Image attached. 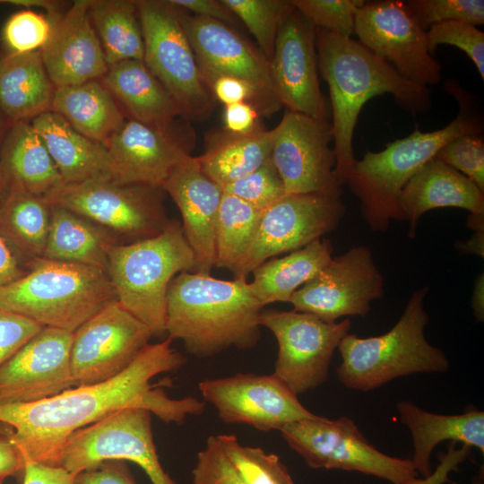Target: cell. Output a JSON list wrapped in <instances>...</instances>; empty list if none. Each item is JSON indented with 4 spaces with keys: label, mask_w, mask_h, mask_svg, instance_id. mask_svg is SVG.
I'll return each instance as SVG.
<instances>
[{
    "label": "cell",
    "mask_w": 484,
    "mask_h": 484,
    "mask_svg": "<svg viewBox=\"0 0 484 484\" xmlns=\"http://www.w3.org/2000/svg\"><path fill=\"white\" fill-rule=\"evenodd\" d=\"M167 337L146 345L134 362L118 376L99 384L75 386L31 403L0 405V423L10 429L4 434L21 452L25 462L59 467L65 442L78 429L126 408L149 411L166 423L183 424L200 415L204 402L194 397L172 399L154 376L175 371L186 359L171 347Z\"/></svg>",
    "instance_id": "6da1fadb"
},
{
    "label": "cell",
    "mask_w": 484,
    "mask_h": 484,
    "mask_svg": "<svg viewBox=\"0 0 484 484\" xmlns=\"http://www.w3.org/2000/svg\"><path fill=\"white\" fill-rule=\"evenodd\" d=\"M315 29L318 72L328 85L331 99L333 174L341 186L356 161L354 129L368 99L390 93L402 108L417 114L429 110L431 97L428 87L408 81L358 40Z\"/></svg>",
    "instance_id": "7a4b0ae2"
},
{
    "label": "cell",
    "mask_w": 484,
    "mask_h": 484,
    "mask_svg": "<svg viewBox=\"0 0 484 484\" xmlns=\"http://www.w3.org/2000/svg\"><path fill=\"white\" fill-rule=\"evenodd\" d=\"M264 307L245 278L225 281L182 272L169 285L166 333L199 359L231 347L251 349L260 339Z\"/></svg>",
    "instance_id": "3957f363"
},
{
    "label": "cell",
    "mask_w": 484,
    "mask_h": 484,
    "mask_svg": "<svg viewBox=\"0 0 484 484\" xmlns=\"http://www.w3.org/2000/svg\"><path fill=\"white\" fill-rule=\"evenodd\" d=\"M428 287L416 290L397 323L385 333L359 337L347 333L338 350L339 381L347 388L368 392L404 376L444 373L449 361L442 350L426 339L429 317L425 310Z\"/></svg>",
    "instance_id": "277c9868"
},
{
    "label": "cell",
    "mask_w": 484,
    "mask_h": 484,
    "mask_svg": "<svg viewBox=\"0 0 484 484\" xmlns=\"http://www.w3.org/2000/svg\"><path fill=\"white\" fill-rule=\"evenodd\" d=\"M29 265L23 276L0 289V307L42 327L73 333L117 300L108 274L101 269L43 257Z\"/></svg>",
    "instance_id": "5b68a950"
},
{
    "label": "cell",
    "mask_w": 484,
    "mask_h": 484,
    "mask_svg": "<svg viewBox=\"0 0 484 484\" xmlns=\"http://www.w3.org/2000/svg\"><path fill=\"white\" fill-rule=\"evenodd\" d=\"M480 120L466 104L447 125L431 132L418 126L407 137L388 143L380 151L356 160L346 183L360 202L361 214L374 231H385L392 220H401L399 195L406 183L454 138L480 134Z\"/></svg>",
    "instance_id": "8992f818"
},
{
    "label": "cell",
    "mask_w": 484,
    "mask_h": 484,
    "mask_svg": "<svg viewBox=\"0 0 484 484\" xmlns=\"http://www.w3.org/2000/svg\"><path fill=\"white\" fill-rule=\"evenodd\" d=\"M195 258L181 222L170 220L159 235L113 246L108 274L117 301L144 323L153 336L166 333L169 285L182 272H194Z\"/></svg>",
    "instance_id": "52a82bcc"
},
{
    "label": "cell",
    "mask_w": 484,
    "mask_h": 484,
    "mask_svg": "<svg viewBox=\"0 0 484 484\" xmlns=\"http://www.w3.org/2000/svg\"><path fill=\"white\" fill-rule=\"evenodd\" d=\"M143 42V62L190 121L207 119L216 100L190 44L186 12L169 0H136Z\"/></svg>",
    "instance_id": "ba28073f"
},
{
    "label": "cell",
    "mask_w": 484,
    "mask_h": 484,
    "mask_svg": "<svg viewBox=\"0 0 484 484\" xmlns=\"http://www.w3.org/2000/svg\"><path fill=\"white\" fill-rule=\"evenodd\" d=\"M280 432L314 469L358 471L393 484H406L419 475L411 459L393 457L376 449L348 417L329 419L316 415L287 424Z\"/></svg>",
    "instance_id": "9c48e42d"
},
{
    "label": "cell",
    "mask_w": 484,
    "mask_h": 484,
    "mask_svg": "<svg viewBox=\"0 0 484 484\" xmlns=\"http://www.w3.org/2000/svg\"><path fill=\"white\" fill-rule=\"evenodd\" d=\"M162 192L160 187L101 179L64 185L45 200L106 229L119 244H130L159 235L169 222Z\"/></svg>",
    "instance_id": "30bf717a"
},
{
    "label": "cell",
    "mask_w": 484,
    "mask_h": 484,
    "mask_svg": "<svg viewBox=\"0 0 484 484\" xmlns=\"http://www.w3.org/2000/svg\"><path fill=\"white\" fill-rule=\"evenodd\" d=\"M108 460L137 464L152 484H177L160 462L147 410L123 409L78 429L65 442L59 467L75 475Z\"/></svg>",
    "instance_id": "8fae6325"
},
{
    "label": "cell",
    "mask_w": 484,
    "mask_h": 484,
    "mask_svg": "<svg viewBox=\"0 0 484 484\" xmlns=\"http://www.w3.org/2000/svg\"><path fill=\"white\" fill-rule=\"evenodd\" d=\"M260 324L278 343L273 375L298 395L327 380L333 355L351 323L349 318L329 323L305 312L263 309Z\"/></svg>",
    "instance_id": "7c38bea8"
},
{
    "label": "cell",
    "mask_w": 484,
    "mask_h": 484,
    "mask_svg": "<svg viewBox=\"0 0 484 484\" xmlns=\"http://www.w3.org/2000/svg\"><path fill=\"white\" fill-rule=\"evenodd\" d=\"M152 336L151 330L117 300L110 302L73 333L70 364L75 386L118 376Z\"/></svg>",
    "instance_id": "4fadbf2b"
},
{
    "label": "cell",
    "mask_w": 484,
    "mask_h": 484,
    "mask_svg": "<svg viewBox=\"0 0 484 484\" xmlns=\"http://www.w3.org/2000/svg\"><path fill=\"white\" fill-rule=\"evenodd\" d=\"M354 34L408 81L423 87L439 82L441 65L429 50L427 30L405 2L365 1L355 13Z\"/></svg>",
    "instance_id": "5bb4252c"
},
{
    "label": "cell",
    "mask_w": 484,
    "mask_h": 484,
    "mask_svg": "<svg viewBox=\"0 0 484 484\" xmlns=\"http://www.w3.org/2000/svg\"><path fill=\"white\" fill-rule=\"evenodd\" d=\"M384 278L371 250L355 246L332 257L312 279L292 295L295 311L333 323L348 315L366 316L371 303L382 298Z\"/></svg>",
    "instance_id": "9a60e30c"
},
{
    "label": "cell",
    "mask_w": 484,
    "mask_h": 484,
    "mask_svg": "<svg viewBox=\"0 0 484 484\" xmlns=\"http://www.w3.org/2000/svg\"><path fill=\"white\" fill-rule=\"evenodd\" d=\"M332 124L287 109L273 128L272 160L287 194L341 197L333 170L335 155Z\"/></svg>",
    "instance_id": "2e32d148"
},
{
    "label": "cell",
    "mask_w": 484,
    "mask_h": 484,
    "mask_svg": "<svg viewBox=\"0 0 484 484\" xmlns=\"http://www.w3.org/2000/svg\"><path fill=\"white\" fill-rule=\"evenodd\" d=\"M186 30L202 75L210 84L220 76H232L253 87L260 117L282 107L272 81L270 61L258 48L231 26L196 15H185Z\"/></svg>",
    "instance_id": "e0dca14e"
},
{
    "label": "cell",
    "mask_w": 484,
    "mask_h": 484,
    "mask_svg": "<svg viewBox=\"0 0 484 484\" xmlns=\"http://www.w3.org/2000/svg\"><path fill=\"white\" fill-rule=\"evenodd\" d=\"M346 213L341 197L286 194L262 212L241 277L270 258L300 249L334 230Z\"/></svg>",
    "instance_id": "ac0fdd59"
},
{
    "label": "cell",
    "mask_w": 484,
    "mask_h": 484,
    "mask_svg": "<svg viewBox=\"0 0 484 484\" xmlns=\"http://www.w3.org/2000/svg\"><path fill=\"white\" fill-rule=\"evenodd\" d=\"M198 388L203 399L216 409L219 418L228 424H246L265 432L280 431L287 424L316 416L273 374L238 373L205 379Z\"/></svg>",
    "instance_id": "d6986e66"
},
{
    "label": "cell",
    "mask_w": 484,
    "mask_h": 484,
    "mask_svg": "<svg viewBox=\"0 0 484 484\" xmlns=\"http://www.w3.org/2000/svg\"><path fill=\"white\" fill-rule=\"evenodd\" d=\"M194 131L125 120L103 145L112 162L113 180L162 188L172 170L191 155Z\"/></svg>",
    "instance_id": "ffe728a7"
},
{
    "label": "cell",
    "mask_w": 484,
    "mask_h": 484,
    "mask_svg": "<svg viewBox=\"0 0 484 484\" xmlns=\"http://www.w3.org/2000/svg\"><path fill=\"white\" fill-rule=\"evenodd\" d=\"M72 341L73 333L42 327L0 367V405L36 402L75 387Z\"/></svg>",
    "instance_id": "44dd1931"
},
{
    "label": "cell",
    "mask_w": 484,
    "mask_h": 484,
    "mask_svg": "<svg viewBox=\"0 0 484 484\" xmlns=\"http://www.w3.org/2000/svg\"><path fill=\"white\" fill-rule=\"evenodd\" d=\"M270 67L282 106L328 119L318 79L315 29L295 7L278 32Z\"/></svg>",
    "instance_id": "7402d4cb"
},
{
    "label": "cell",
    "mask_w": 484,
    "mask_h": 484,
    "mask_svg": "<svg viewBox=\"0 0 484 484\" xmlns=\"http://www.w3.org/2000/svg\"><path fill=\"white\" fill-rule=\"evenodd\" d=\"M90 0H77L50 21L51 32L39 49L55 88L102 78L108 65L89 14Z\"/></svg>",
    "instance_id": "603a6c76"
},
{
    "label": "cell",
    "mask_w": 484,
    "mask_h": 484,
    "mask_svg": "<svg viewBox=\"0 0 484 484\" xmlns=\"http://www.w3.org/2000/svg\"><path fill=\"white\" fill-rule=\"evenodd\" d=\"M162 189L179 209L183 232L195 258L193 272L210 274L216 263L215 225L222 186L190 156L172 170Z\"/></svg>",
    "instance_id": "cb8c5ba5"
},
{
    "label": "cell",
    "mask_w": 484,
    "mask_h": 484,
    "mask_svg": "<svg viewBox=\"0 0 484 484\" xmlns=\"http://www.w3.org/2000/svg\"><path fill=\"white\" fill-rule=\"evenodd\" d=\"M445 207L484 213V192L469 177L434 158L406 183L399 195L400 217L409 224L408 236L415 237L424 213Z\"/></svg>",
    "instance_id": "d4e9b609"
},
{
    "label": "cell",
    "mask_w": 484,
    "mask_h": 484,
    "mask_svg": "<svg viewBox=\"0 0 484 484\" xmlns=\"http://www.w3.org/2000/svg\"><path fill=\"white\" fill-rule=\"evenodd\" d=\"M30 123L43 141L65 185L113 179L106 147L82 135L61 116L47 111Z\"/></svg>",
    "instance_id": "484cf974"
},
{
    "label": "cell",
    "mask_w": 484,
    "mask_h": 484,
    "mask_svg": "<svg viewBox=\"0 0 484 484\" xmlns=\"http://www.w3.org/2000/svg\"><path fill=\"white\" fill-rule=\"evenodd\" d=\"M401 421L409 428L413 443V465L423 478L430 470V456L443 441L460 442L484 453V412L474 406L462 414L444 415L427 411L411 401L396 404Z\"/></svg>",
    "instance_id": "4316f807"
},
{
    "label": "cell",
    "mask_w": 484,
    "mask_h": 484,
    "mask_svg": "<svg viewBox=\"0 0 484 484\" xmlns=\"http://www.w3.org/2000/svg\"><path fill=\"white\" fill-rule=\"evenodd\" d=\"M1 167L6 194L25 192L46 198L65 185L30 121L10 124L2 144Z\"/></svg>",
    "instance_id": "83f0119b"
},
{
    "label": "cell",
    "mask_w": 484,
    "mask_h": 484,
    "mask_svg": "<svg viewBox=\"0 0 484 484\" xmlns=\"http://www.w3.org/2000/svg\"><path fill=\"white\" fill-rule=\"evenodd\" d=\"M102 83L132 119L167 127L181 116L177 102L143 61L125 60L108 66Z\"/></svg>",
    "instance_id": "f1b7e54d"
},
{
    "label": "cell",
    "mask_w": 484,
    "mask_h": 484,
    "mask_svg": "<svg viewBox=\"0 0 484 484\" xmlns=\"http://www.w3.org/2000/svg\"><path fill=\"white\" fill-rule=\"evenodd\" d=\"M54 91L39 50L7 53L0 59V112L11 123L49 111Z\"/></svg>",
    "instance_id": "f546056e"
},
{
    "label": "cell",
    "mask_w": 484,
    "mask_h": 484,
    "mask_svg": "<svg viewBox=\"0 0 484 484\" xmlns=\"http://www.w3.org/2000/svg\"><path fill=\"white\" fill-rule=\"evenodd\" d=\"M272 143L273 129L263 125L247 134L212 130L206 134L203 153L196 158L204 172L223 187L269 160Z\"/></svg>",
    "instance_id": "4dcf8cb0"
},
{
    "label": "cell",
    "mask_w": 484,
    "mask_h": 484,
    "mask_svg": "<svg viewBox=\"0 0 484 484\" xmlns=\"http://www.w3.org/2000/svg\"><path fill=\"white\" fill-rule=\"evenodd\" d=\"M50 111L82 135L102 144L125 122L112 94L97 80L55 88Z\"/></svg>",
    "instance_id": "1f68e13d"
},
{
    "label": "cell",
    "mask_w": 484,
    "mask_h": 484,
    "mask_svg": "<svg viewBox=\"0 0 484 484\" xmlns=\"http://www.w3.org/2000/svg\"><path fill=\"white\" fill-rule=\"evenodd\" d=\"M43 258L93 266L108 273V253L118 240L106 229L62 206L50 204Z\"/></svg>",
    "instance_id": "d6a6232c"
},
{
    "label": "cell",
    "mask_w": 484,
    "mask_h": 484,
    "mask_svg": "<svg viewBox=\"0 0 484 484\" xmlns=\"http://www.w3.org/2000/svg\"><path fill=\"white\" fill-rule=\"evenodd\" d=\"M327 238H319L286 255L272 257L255 267L249 287L264 306L290 302L292 295L324 268L333 257Z\"/></svg>",
    "instance_id": "836d02e7"
},
{
    "label": "cell",
    "mask_w": 484,
    "mask_h": 484,
    "mask_svg": "<svg viewBox=\"0 0 484 484\" xmlns=\"http://www.w3.org/2000/svg\"><path fill=\"white\" fill-rule=\"evenodd\" d=\"M89 14L108 66L144 56L136 0H90Z\"/></svg>",
    "instance_id": "e575fe53"
},
{
    "label": "cell",
    "mask_w": 484,
    "mask_h": 484,
    "mask_svg": "<svg viewBox=\"0 0 484 484\" xmlns=\"http://www.w3.org/2000/svg\"><path fill=\"white\" fill-rule=\"evenodd\" d=\"M51 205L45 198L9 192L0 203V236L30 262L43 257Z\"/></svg>",
    "instance_id": "d590c367"
},
{
    "label": "cell",
    "mask_w": 484,
    "mask_h": 484,
    "mask_svg": "<svg viewBox=\"0 0 484 484\" xmlns=\"http://www.w3.org/2000/svg\"><path fill=\"white\" fill-rule=\"evenodd\" d=\"M262 211L223 193L215 225L216 267L242 278V268L253 243Z\"/></svg>",
    "instance_id": "8d00e7d4"
},
{
    "label": "cell",
    "mask_w": 484,
    "mask_h": 484,
    "mask_svg": "<svg viewBox=\"0 0 484 484\" xmlns=\"http://www.w3.org/2000/svg\"><path fill=\"white\" fill-rule=\"evenodd\" d=\"M222 452L246 484H295L279 456L242 445L235 435L215 436Z\"/></svg>",
    "instance_id": "74e56055"
},
{
    "label": "cell",
    "mask_w": 484,
    "mask_h": 484,
    "mask_svg": "<svg viewBox=\"0 0 484 484\" xmlns=\"http://www.w3.org/2000/svg\"><path fill=\"white\" fill-rule=\"evenodd\" d=\"M255 39L259 50L271 60L278 32L294 10L291 0H221Z\"/></svg>",
    "instance_id": "f35d334b"
},
{
    "label": "cell",
    "mask_w": 484,
    "mask_h": 484,
    "mask_svg": "<svg viewBox=\"0 0 484 484\" xmlns=\"http://www.w3.org/2000/svg\"><path fill=\"white\" fill-rule=\"evenodd\" d=\"M222 188L224 193L237 196L262 212L287 194L272 158Z\"/></svg>",
    "instance_id": "ab89813d"
},
{
    "label": "cell",
    "mask_w": 484,
    "mask_h": 484,
    "mask_svg": "<svg viewBox=\"0 0 484 484\" xmlns=\"http://www.w3.org/2000/svg\"><path fill=\"white\" fill-rule=\"evenodd\" d=\"M406 5L419 24L428 30L431 26L450 22H463L474 26L484 23L483 0H411Z\"/></svg>",
    "instance_id": "60d3db41"
},
{
    "label": "cell",
    "mask_w": 484,
    "mask_h": 484,
    "mask_svg": "<svg viewBox=\"0 0 484 484\" xmlns=\"http://www.w3.org/2000/svg\"><path fill=\"white\" fill-rule=\"evenodd\" d=\"M363 0H291L293 6L315 27L351 38L355 13Z\"/></svg>",
    "instance_id": "b9f144b4"
},
{
    "label": "cell",
    "mask_w": 484,
    "mask_h": 484,
    "mask_svg": "<svg viewBox=\"0 0 484 484\" xmlns=\"http://www.w3.org/2000/svg\"><path fill=\"white\" fill-rule=\"evenodd\" d=\"M51 28L48 17L30 9L22 10L5 22L2 30V40L8 53L37 51L48 41Z\"/></svg>",
    "instance_id": "7bdbcfd3"
},
{
    "label": "cell",
    "mask_w": 484,
    "mask_h": 484,
    "mask_svg": "<svg viewBox=\"0 0 484 484\" xmlns=\"http://www.w3.org/2000/svg\"><path fill=\"white\" fill-rule=\"evenodd\" d=\"M435 158L469 177L484 192V141L480 134L454 138L437 151Z\"/></svg>",
    "instance_id": "ee69618b"
},
{
    "label": "cell",
    "mask_w": 484,
    "mask_h": 484,
    "mask_svg": "<svg viewBox=\"0 0 484 484\" xmlns=\"http://www.w3.org/2000/svg\"><path fill=\"white\" fill-rule=\"evenodd\" d=\"M431 54L437 45L447 44L462 49L474 63L484 80V33L476 26L458 21L441 22L427 30Z\"/></svg>",
    "instance_id": "f6af8a7d"
},
{
    "label": "cell",
    "mask_w": 484,
    "mask_h": 484,
    "mask_svg": "<svg viewBox=\"0 0 484 484\" xmlns=\"http://www.w3.org/2000/svg\"><path fill=\"white\" fill-rule=\"evenodd\" d=\"M193 484H246L222 452L215 436L197 454L192 471Z\"/></svg>",
    "instance_id": "bcb514c9"
},
{
    "label": "cell",
    "mask_w": 484,
    "mask_h": 484,
    "mask_svg": "<svg viewBox=\"0 0 484 484\" xmlns=\"http://www.w3.org/2000/svg\"><path fill=\"white\" fill-rule=\"evenodd\" d=\"M41 329L34 321L0 307V367Z\"/></svg>",
    "instance_id": "7dc6e473"
},
{
    "label": "cell",
    "mask_w": 484,
    "mask_h": 484,
    "mask_svg": "<svg viewBox=\"0 0 484 484\" xmlns=\"http://www.w3.org/2000/svg\"><path fill=\"white\" fill-rule=\"evenodd\" d=\"M73 484H136L125 461L108 460L74 475Z\"/></svg>",
    "instance_id": "c3c4849f"
},
{
    "label": "cell",
    "mask_w": 484,
    "mask_h": 484,
    "mask_svg": "<svg viewBox=\"0 0 484 484\" xmlns=\"http://www.w3.org/2000/svg\"><path fill=\"white\" fill-rule=\"evenodd\" d=\"M471 454V447L466 445L456 446L455 442H449L445 452L438 454L439 463L428 477L415 478L406 484H445L451 482L449 474L459 471V465Z\"/></svg>",
    "instance_id": "681fc988"
},
{
    "label": "cell",
    "mask_w": 484,
    "mask_h": 484,
    "mask_svg": "<svg viewBox=\"0 0 484 484\" xmlns=\"http://www.w3.org/2000/svg\"><path fill=\"white\" fill-rule=\"evenodd\" d=\"M210 90L215 100L224 106L248 102L258 111V99L255 90L240 79L232 76H220L210 84Z\"/></svg>",
    "instance_id": "f907efd6"
},
{
    "label": "cell",
    "mask_w": 484,
    "mask_h": 484,
    "mask_svg": "<svg viewBox=\"0 0 484 484\" xmlns=\"http://www.w3.org/2000/svg\"><path fill=\"white\" fill-rule=\"evenodd\" d=\"M169 2L188 13L215 20L233 28L239 22L221 0H169Z\"/></svg>",
    "instance_id": "816d5d0a"
},
{
    "label": "cell",
    "mask_w": 484,
    "mask_h": 484,
    "mask_svg": "<svg viewBox=\"0 0 484 484\" xmlns=\"http://www.w3.org/2000/svg\"><path fill=\"white\" fill-rule=\"evenodd\" d=\"M260 115L248 102L225 106L223 112V129L233 134H247L261 125Z\"/></svg>",
    "instance_id": "f5cc1de1"
},
{
    "label": "cell",
    "mask_w": 484,
    "mask_h": 484,
    "mask_svg": "<svg viewBox=\"0 0 484 484\" xmlns=\"http://www.w3.org/2000/svg\"><path fill=\"white\" fill-rule=\"evenodd\" d=\"M73 477L62 467L26 461L22 484H73Z\"/></svg>",
    "instance_id": "db71d44e"
},
{
    "label": "cell",
    "mask_w": 484,
    "mask_h": 484,
    "mask_svg": "<svg viewBox=\"0 0 484 484\" xmlns=\"http://www.w3.org/2000/svg\"><path fill=\"white\" fill-rule=\"evenodd\" d=\"M25 460L17 447L6 437H0V481L8 477H22Z\"/></svg>",
    "instance_id": "11a10c76"
},
{
    "label": "cell",
    "mask_w": 484,
    "mask_h": 484,
    "mask_svg": "<svg viewBox=\"0 0 484 484\" xmlns=\"http://www.w3.org/2000/svg\"><path fill=\"white\" fill-rule=\"evenodd\" d=\"M26 272L20 266L13 250L0 236V289L21 278Z\"/></svg>",
    "instance_id": "9f6ffc18"
},
{
    "label": "cell",
    "mask_w": 484,
    "mask_h": 484,
    "mask_svg": "<svg viewBox=\"0 0 484 484\" xmlns=\"http://www.w3.org/2000/svg\"><path fill=\"white\" fill-rule=\"evenodd\" d=\"M455 248L461 254H471L481 256L484 255V231H474L466 241H458Z\"/></svg>",
    "instance_id": "6f0895ef"
},
{
    "label": "cell",
    "mask_w": 484,
    "mask_h": 484,
    "mask_svg": "<svg viewBox=\"0 0 484 484\" xmlns=\"http://www.w3.org/2000/svg\"><path fill=\"white\" fill-rule=\"evenodd\" d=\"M471 308L473 315L479 322L484 320V276L480 274L474 282L471 295Z\"/></svg>",
    "instance_id": "680465c9"
},
{
    "label": "cell",
    "mask_w": 484,
    "mask_h": 484,
    "mask_svg": "<svg viewBox=\"0 0 484 484\" xmlns=\"http://www.w3.org/2000/svg\"><path fill=\"white\" fill-rule=\"evenodd\" d=\"M11 122L0 112V203L6 195V190L1 167V150L3 141Z\"/></svg>",
    "instance_id": "91938a15"
},
{
    "label": "cell",
    "mask_w": 484,
    "mask_h": 484,
    "mask_svg": "<svg viewBox=\"0 0 484 484\" xmlns=\"http://www.w3.org/2000/svg\"><path fill=\"white\" fill-rule=\"evenodd\" d=\"M466 224L473 231H484V213H470Z\"/></svg>",
    "instance_id": "94428289"
},
{
    "label": "cell",
    "mask_w": 484,
    "mask_h": 484,
    "mask_svg": "<svg viewBox=\"0 0 484 484\" xmlns=\"http://www.w3.org/2000/svg\"><path fill=\"white\" fill-rule=\"evenodd\" d=\"M471 484H484V478H483V471L481 470V471L476 475L472 481H471Z\"/></svg>",
    "instance_id": "6125c7cd"
},
{
    "label": "cell",
    "mask_w": 484,
    "mask_h": 484,
    "mask_svg": "<svg viewBox=\"0 0 484 484\" xmlns=\"http://www.w3.org/2000/svg\"><path fill=\"white\" fill-rule=\"evenodd\" d=\"M0 484H4V481H0Z\"/></svg>",
    "instance_id": "be15d7a7"
}]
</instances>
